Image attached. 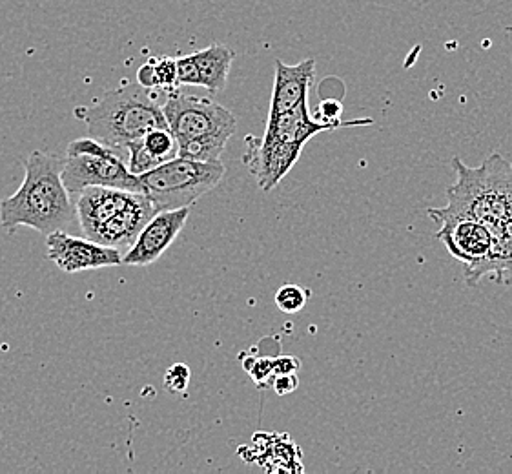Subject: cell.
Returning <instances> with one entry per match:
<instances>
[{"label": "cell", "instance_id": "1", "mask_svg": "<svg viewBox=\"0 0 512 474\" xmlns=\"http://www.w3.org/2000/svg\"><path fill=\"white\" fill-rule=\"evenodd\" d=\"M64 159L44 152H31L21 188L0 203V223L13 230L30 227L42 236L61 230L77 214L68 186L62 181Z\"/></svg>", "mask_w": 512, "mask_h": 474}, {"label": "cell", "instance_id": "2", "mask_svg": "<svg viewBox=\"0 0 512 474\" xmlns=\"http://www.w3.org/2000/svg\"><path fill=\"white\" fill-rule=\"evenodd\" d=\"M164 92L148 90L139 83L124 81L119 88L104 93L92 106L77 108L75 115L88 126L95 139L117 150L157 128H170L163 104L157 95Z\"/></svg>", "mask_w": 512, "mask_h": 474}, {"label": "cell", "instance_id": "3", "mask_svg": "<svg viewBox=\"0 0 512 474\" xmlns=\"http://www.w3.org/2000/svg\"><path fill=\"white\" fill-rule=\"evenodd\" d=\"M336 130L334 124L318 123L308 108V101L285 114L268 117L261 139L246 137L245 163L261 190H274L294 168L303 148L314 135Z\"/></svg>", "mask_w": 512, "mask_h": 474}, {"label": "cell", "instance_id": "4", "mask_svg": "<svg viewBox=\"0 0 512 474\" xmlns=\"http://www.w3.org/2000/svg\"><path fill=\"white\" fill-rule=\"evenodd\" d=\"M452 166L458 181L447 190L449 205L431 208L429 217H471L494 230L512 217V163L494 154L482 166L471 168L454 157Z\"/></svg>", "mask_w": 512, "mask_h": 474}, {"label": "cell", "instance_id": "5", "mask_svg": "<svg viewBox=\"0 0 512 474\" xmlns=\"http://www.w3.org/2000/svg\"><path fill=\"white\" fill-rule=\"evenodd\" d=\"M225 177L221 161H192L175 157L139 177L144 194L150 197L157 212L194 205L197 199L212 192Z\"/></svg>", "mask_w": 512, "mask_h": 474}, {"label": "cell", "instance_id": "6", "mask_svg": "<svg viewBox=\"0 0 512 474\" xmlns=\"http://www.w3.org/2000/svg\"><path fill=\"white\" fill-rule=\"evenodd\" d=\"M163 112L179 143L199 137L230 139L236 134V115L208 97H197L175 90L166 93Z\"/></svg>", "mask_w": 512, "mask_h": 474}, {"label": "cell", "instance_id": "7", "mask_svg": "<svg viewBox=\"0 0 512 474\" xmlns=\"http://www.w3.org/2000/svg\"><path fill=\"white\" fill-rule=\"evenodd\" d=\"M62 181L72 194H81L90 186L121 188L128 192L144 194V185L139 177L130 172L119 150L112 154L66 155L62 168Z\"/></svg>", "mask_w": 512, "mask_h": 474}, {"label": "cell", "instance_id": "8", "mask_svg": "<svg viewBox=\"0 0 512 474\" xmlns=\"http://www.w3.org/2000/svg\"><path fill=\"white\" fill-rule=\"evenodd\" d=\"M46 243L48 259H52L57 267L68 274L123 265L121 250L101 245L90 237H75L62 230H55L46 236Z\"/></svg>", "mask_w": 512, "mask_h": 474}, {"label": "cell", "instance_id": "9", "mask_svg": "<svg viewBox=\"0 0 512 474\" xmlns=\"http://www.w3.org/2000/svg\"><path fill=\"white\" fill-rule=\"evenodd\" d=\"M431 219L440 227L436 237L452 258L465 263V267H476L489 256L494 236L482 221L456 216H432Z\"/></svg>", "mask_w": 512, "mask_h": 474}, {"label": "cell", "instance_id": "10", "mask_svg": "<svg viewBox=\"0 0 512 474\" xmlns=\"http://www.w3.org/2000/svg\"><path fill=\"white\" fill-rule=\"evenodd\" d=\"M188 216H190V207L157 212L141 230L134 245L124 254L123 265L148 267L155 263L168 248L174 245L175 239L185 228Z\"/></svg>", "mask_w": 512, "mask_h": 474}, {"label": "cell", "instance_id": "11", "mask_svg": "<svg viewBox=\"0 0 512 474\" xmlns=\"http://www.w3.org/2000/svg\"><path fill=\"white\" fill-rule=\"evenodd\" d=\"M155 214L157 210L154 203L150 201V197L146 194H135L134 201L117 216H113L108 223H104L103 227L99 228L90 239L106 247L128 252L137 241L141 230Z\"/></svg>", "mask_w": 512, "mask_h": 474}, {"label": "cell", "instance_id": "12", "mask_svg": "<svg viewBox=\"0 0 512 474\" xmlns=\"http://www.w3.org/2000/svg\"><path fill=\"white\" fill-rule=\"evenodd\" d=\"M314 77H316L314 59H305L297 64L276 61V77H274V90H272L268 117L285 114L308 101V92L314 83Z\"/></svg>", "mask_w": 512, "mask_h": 474}, {"label": "cell", "instance_id": "13", "mask_svg": "<svg viewBox=\"0 0 512 474\" xmlns=\"http://www.w3.org/2000/svg\"><path fill=\"white\" fill-rule=\"evenodd\" d=\"M137 192H128L121 188H106V186H90L82 190L77 201V217L81 223L82 234L92 237L104 223L128 207Z\"/></svg>", "mask_w": 512, "mask_h": 474}, {"label": "cell", "instance_id": "14", "mask_svg": "<svg viewBox=\"0 0 512 474\" xmlns=\"http://www.w3.org/2000/svg\"><path fill=\"white\" fill-rule=\"evenodd\" d=\"M492 236L489 256L480 265L465 270V279L471 287H476L487 276L503 287H512V217L494 228Z\"/></svg>", "mask_w": 512, "mask_h": 474}, {"label": "cell", "instance_id": "15", "mask_svg": "<svg viewBox=\"0 0 512 474\" xmlns=\"http://www.w3.org/2000/svg\"><path fill=\"white\" fill-rule=\"evenodd\" d=\"M201 75V86L210 93L223 92L236 52L225 44H210L205 50L192 53Z\"/></svg>", "mask_w": 512, "mask_h": 474}, {"label": "cell", "instance_id": "16", "mask_svg": "<svg viewBox=\"0 0 512 474\" xmlns=\"http://www.w3.org/2000/svg\"><path fill=\"white\" fill-rule=\"evenodd\" d=\"M228 139L223 137H199L192 141L179 143V157L192 159V161H221Z\"/></svg>", "mask_w": 512, "mask_h": 474}, {"label": "cell", "instance_id": "17", "mask_svg": "<svg viewBox=\"0 0 512 474\" xmlns=\"http://www.w3.org/2000/svg\"><path fill=\"white\" fill-rule=\"evenodd\" d=\"M148 152L157 157L161 163L179 157V141L170 128H157L143 137Z\"/></svg>", "mask_w": 512, "mask_h": 474}, {"label": "cell", "instance_id": "18", "mask_svg": "<svg viewBox=\"0 0 512 474\" xmlns=\"http://www.w3.org/2000/svg\"><path fill=\"white\" fill-rule=\"evenodd\" d=\"M126 150L130 152L126 165H128L130 172L134 176L141 177L146 172L154 170L155 166L163 165L157 157L148 152V148L144 146L143 139H137L134 143H130V145L126 146Z\"/></svg>", "mask_w": 512, "mask_h": 474}, {"label": "cell", "instance_id": "19", "mask_svg": "<svg viewBox=\"0 0 512 474\" xmlns=\"http://www.w3.org/2000/svg\"><path fill=\"white\" fill-rule=\"evenodd\" d=\"M308 296H310V292L297 287V285H283L281 289L277 290V309L285 314H297L307 305Z\"/></svg>", "mask_w": 512, "mask_h": 474}, {"label": "cell", "instance_id": "20", "mask_svg": "<svg viewBox=\"0 0 512 474\" xmlns=\"http://www.w3.org/2000/svg\"><path fill=\"white\" fill-rule=\"evenodd\" d=\"M155 72L159 79V90L164 93L179 90V73H177V59L172 57H154Z\"/></svg>", "mask_w": 512, "mask_h": 474}, {"label": "cell", "instance_id": "21", "mask_svg": "<svg viewBox=\"0 0 512 474\" xmlns=\"http://www.w3.org/2000/svg\"><path fill=\"white\" fill-rule=\"evenodd\" d=\"M192 372L183 365V363H175L166 374H164V387L170 392H185L190 382Z\"/></svg>", "mask_w": 512, "mask_h": 474}, {"label": "cell", "instance_id": "22", "mask_svg": "<svg viewBox=\"0 0 512 474\" xmlns=\"http://www.w3.org/2000/svg\"><path fill=\"white\" fill-rule=\"evenodd\" d=\"M177 73H179L181 86H201V75L192 53L177 59Z\"/></svg>", "mask_w": 512, "mask_h": 474}, {"label": "cell", "instance_id": "23", "mask_svg": "<svg viewBox=\"0 0 512 474\" xmlns=\"http://www.w3.org/2000/svg\"><path fill=\"white\" fill-rule=\"evenodd\" d=\"M137 83L148 88V90H155V92H161L159 90V79H157V72H155L154 57L144 62L143 66L139 68L137 72Z\"/></svg>", "mask_w": 512, "mask_h": 474}, {"label": "cell", "instance_id": "24", "mask_svg": "<svg viewBox=\"0 0 512 474\" xmlns=\"http://www.w3.org/2000/svg\"><path fill=\"white\" fill-rule=\"evenodd\" d=\"M297 385H299V380H297V376L294 372L277 374V376H274V380H272V387H274L277 394H281V396L296 391Z\"/></svg>", "mask_w": 512, "mask_h": 474}, {"label": "cell", "instance_id": "25", "mask_svg": "<svg viewBox=\"0 0 512 474\" xmlns=\"http://www.w3.org/2000/svg\"><path fill=\"white\" fill-rule=\"evenodd\" d=\"M299 369V361L292 356H283L274 360V376L277 374H287V372H296Z\"/></svg>", "mask_w": 512, "mask_h": 474}]
</instances>
